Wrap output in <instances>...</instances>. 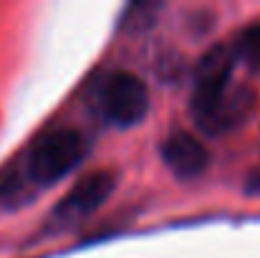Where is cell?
<instances>
[{
    "instance_id": "8",
    "label": "cell",
    "mask_w": 260,
    "mask_h": 258,
    "mask_svg": "<svg viewBox=\"0 0 260 258\" xmlns=\"http://www.w3.org/2000/svg\"><path fill=\"white\" fill-rule=\"evenodd\" d=\"M20 187V177L13 172H0V200L10 197L15 190Z\"/></svg>"
},
{
    "instance_id": "3",
    "label": "cell",
    "mask_w": 260,
    "mask_h": 258,
    "mask_svg": "<svg viewBox=\"0 0 260 258\" xmlns=\"http://www.w3.org/2000/svg\"><path fill=\"white\" fill-rule=\"evenodd\" d=\"M233 71H235L233 46H215L200 59V64L194 69L192 99H189V111H192L194 122L205 119L230 94Z\"/></svg>"
},
{
    "instance_id": "7",
    "label": "cell",
    "mask_w": 260,
    "mask_h": 258,
    "mask_svg": "<svg viewBox=\"0 0 260 258\" xmlns=\"http://www.w3.org/2000/svg\"><path fill=\"white\" fill-rule=\"evenodd\" d=\"M233 53H235V61H243L253 71H260V23H253L238 33L233 43Z\"/></svg>"
},
{
    "instance_id": "4",
    "label": "cell",
    "mask_w": 260,
    "mask_h": 258,
    "mask_svg": "<svg viewBox=\"0 0 260 258\" xmlns=\"http://www.w3.org/2000/svg\"><path fill=\"white\" fill-rule=\"evenodd\" d=\"M114 187H116V182H114V175L109 170H99V172L86 175V177H81L61 197V203L56 205L53 220L71 223V220H79L84 215H91L93 210H99L109 200V195L114 192Z\"/></svg>"
},
{
    "instance_id": "2",
    "label": "cell",
    "mask_w": 260,
    "mask_h": 258,
    "mask_svg": "<svg viewBox=\"0 0 260 258\" xmlns=\"http://www.w3.org/2000/svg\"><path fill=\"white\" fill-rule=\"evenodd\" d=\"M99 109L114 127H134L149 111V89L132 71H114L99 84Z\"/></svg>"
},
{
    "instance_id": "9",
    "label": "cell",
    "mask_w": 260,
    "mask_h": 258,
    "mask_svg": "<svg viewBox=\"0 0 260 258\" xmlns=\"http://www.w3.org/2000/svg\"><path fill=\"white\" fill-rule=\"evenodd\" d=\"M245 190H248L250 195H260V170L248 175V180H245Z\"/></svg>"
},
{
    "instance_id": "5",
    "label": "cell",
    "mask_w": 260,
    "mask_h": 258,
    "mask_svg": "<svg viewBox=\"0 0 260 258\" xmlns=\"http://www.w3.org/2000/svg\"><path fill=\"white\" fill-rule=\"evenodd\" d=\"M255 109V91L250 86H233L230 94L205 117L197 122V127L210 137H222L243 127Z\"/></svg>"
},
{
    "instance_id": "1",
    "label": "cell",
    "mask_w": 260,
    "mask_h": 258,
    "mask_svg": "<svg viewBox=\"0 0 260 258\" xmlns=\"http://www.w3.org/2000/svg\"><path fill=\"white\" fill-rule=\"evenodd\" d=\"M88 155V142L79 129L58 127L43 134L25 160V177L36 185H51L74 172Z\"/></svg>"
},
{
    "instance_id": "6",
    "label": "cell",
    "mask_w": 260,
    "mask_h": 258,
    "mask_svg": "<svg viewBox=\"0 0 260 258\" xmlns=\"http://www.w3.org/2000/svg\"><path fill=\"white\" fill-rule=\"evenodd\" d=\"M162 160L179 180L200 177L210 165L207 147L189 132H174L162 145Z\"/></svg>"
}]
</instances>
